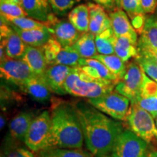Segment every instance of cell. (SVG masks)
Masks as SVG:
<instances>
[{"label":"cell","instance_id":"36","mask_svg":"<svg viewBox=\"0 0 157 157\" xmlns=\"http://www.w3.org/2000/svg\"><path fill=\"white\" fill-rule=\"evenodd\" d=\"M137 48H138L139 56L151 60L157 66V49L138 46Z\"/></svg>","mask_w":157,"mask_h":157},{"label":"cell","instance_id":"19","mask_svg":"<svg viewBox=\"0 0 157 157\" xmlns=\"http://www.w3.org/2000/svg\"><path fill=\"white\" fill-rule=\"evenodd\" d=\"M36 116L31 111H22L15 115L10 123V133L15 140L24 142L25 135Z\"/></svg>","mask_w":157,"mask_h":157},{"label":"cell","instance_id":"11","mask_svg":"<svg viewBox=\"0 0 157 157\" xmlns=\"http://www.w3.org/2000/svg\"><path fill=\"white\" fill-rule=\"evenodd\" d=\"M45 25L52 36L63 47H72L83 34L78 31L68 20H58L54 13Z\"/></svg>","mask_w":157,"mask_h":157},{"label":"cell","instance_id":"28","mask_svg":"<svg viewBox=\"0 0 157 157\" xmlns=\"http://www.w3.org/2000/svg\"><path fill=\"white\" fill-rule=\"evenodd\" d=\"M36 154L37 157H95L89 151L82 148H48Z\"/></svg>","mask_w":157,"mask_h":157},{"label":"cell","instance_id":"20","mask_svg":"<svg viewBox=\"0 0 157 157\" xmlns=\"http://www.w3.org/2000/svg\"><path fill=\"white\" fill-rule=\"evenodd\" d=\"M21 60L28 65L33 73L36 76H42L48 67L42 48L27 45Z\"/></svg>","mask_w":157,"mask_h":157},{"label":"cell","instance_id":"31","mask_svg":"<svg viewBox=\"0 0 157 157\" xmlns=\"http://www.w3.org/2000/svg\"><path fill=\"white\" fill-rule=\"evenodd\" d=\"M15 141V142H8L4 151L2 152L1 157H37L36 153L30 150L26 146H21Z\"/></svg>","mask_w":157,"mask_h":157},{"label":"cell","instance_id":"21","mask_svg":"<svg viewBox=\"0 0 157 157\" xmlns=\"http://www.w3.org/2000/svg\"><path fill=\"white\" fill-rule=\"evenodd\" d=\"M10 25L17 33V34L21 36L23 42L29 46L42 48L52 37V34L48 29H44V30H40V29L22 30V29H20L11 24Z\"/></svg>","mask_w":157,"mask_h":157},{"label":"cell","instance_id":"24","mask_svg":"<svg viewBox=\"0 0 157 157\" xmlns=\"http://www.w3.org/2000/svg\"><path fill=\"white\" fill-rule=\"evenodd\" d=\"M95 35L89 32L83 33L72 48L76 50L80 58H93L98 54L95 44Z\"/></svg>","mask_w":157,"mask_h":157},{"label":"cell","instance_id":"44","mask_svg":"<svg viewBox=\"0 0 157 157\" xmlns=\"http://www.w3.org/2000/svg\"><path fill=\"white\" fill-rule=\"evenodd\" d=\"M155 121H156V127H157V118L155 119Z\"/></svg>","mask_w":157,"mask_h":157},{"label":"cell","instance_id":"43","mask_svg":"<svg viewBox=\"0 0 157 157\" xmlns=\"http://www.w3.org/2000/svg\"><path fill=\"white\" fill-rule=\"evenodd\" d=\"M95 157H112L111 155H99V156H95Z\"/></svg>","mask_w":157,"mask_h":157},{"label":"cell","instance_id":"15","mask_svg":"<svg viewBox=\"0 0 157 157\" xmlns=\"http://www.w3.org/2000/svg\"><path fill=\"white\" fill-rule=\"evenodd\" d=\"M90 11L89 31L98 35L108 29L111 28V21L109 15L101 5L93 2L87 3Z\"/></svg>","mask_w":157,"mask_h":157},{"label":"cell","instance_id":"5","mask_svg":"<svg viewBox=\"0 0 157 157\" xmlns=\"http://www.w3.org/2000/svg\"><path fill=\"white\" fill-rule=\"evenodd\" d=\"M88 103L109 117L118 121H124L130 106L128 98L115 90L98 98L87 99Z\"/></svg>","mask_w":157,"mask_h":157},{"label":"cell","instance_id":"6","mask_svg":"<svg viewBox=\"0 0 157 157\" xmlns=\"http://www.w3.org/2000/svg\"><path fill=\"white\" fill-rule=\"evenodd\" d=\"M51 126L50 113L44 111L36 116L25 135L24 144L35 153L48 148Z\"/></svg>","mask_w":157,"mask_h":157},{"label":"cell","instance_id":"1","mask_svg":"<svg viewBox=\"0 0 157 157\" xmlns=\"http://www.w3.org/2000/svg\"><path fill=\"white\" fill-rule=\"evenodd\" d=\"M74 105L87 150L94 156L110 154L118 136L124 129L122 124L108 117L87 101H76Z\"/></svg>","mask_w":157,"mask_h":157},{"label":"cell","instance_id":"34","mask_svg":"<svg viewBox=\"0 0 157 157\" xmlns=\"http://www.w3.org/2000/svg\"><path fill=\"white\" fill-rule=\"evenodd\" d=\"M121 9L125 11L129 19L137 15L145 14L140 0H121Z\"/></svg>","mask_w":157,"mask_h":157},{"label":"cell","instance_id":"41","mask_svg":"<svg viewBox=\"0 0 157 157\" xmlns=\"http://www.w3.org/2000/svg\"><path fill=\"white\" fill-rule=\"evenodd\" d=\"M5 125V117H3L2 115L1 116V129H2Z\"/></svg>","mask_w":157,"mask_h":157},{"label":"cell","instance_id":"29","mask_svg":"<svg viewBox=\"0 0 157 157\" xmlns=\"http://www.w3.org/2000/svg\"><path fill=\"white\" fill-rule=\"evenodd\" d=\"M115 34L112 28L106 29L101 34L95 35V44L98 54L114 55Z\"/></svg>","mask_w":157,"mask_h":157},{"label":"cell","instance_id":"33","mask_svg":"<svg viewBox=\"0 0 157 157\" xmlns=\"http://www.w3.org/2000/svg\"><path fill=\"white\" fill-rule=\"evenodd\" d=\"M0 10H1V15H5V16L13 17L28 16L22 6L19 4L0 2Z\"/></svg>","mask_w":157,"mask_h":157},{"label":"cell","instance_id":"40","mask_svg":"<svg viewBox=\"0 0 157 157\" xmlns=\"http://www.w3.org/2000/svg\"><path fill=\"white\" fill-rule=\"evenodd\" d=\"M146 157H157V150H151L149 151L148 155Z\"/></svg>","mask_w":157,"mask_h":157},{"label":"cell","instance_id":"39","mask_svg":"<svg viewBox=\"0 0 157 157\" xmlns=\"http://www.w3.org/2000/svg\"><path fill=\"white\" fill-rule=\"evenodd\" d=\"M145 14L154 13L157 7V0H140Z\"/></svg>","mask_w":157,"mask_h":157},{"label":"cell","instance_id":"16","mask_svg":"<svg viewBox=\"0 0 157 157\" xmlns=\"http://www.w3.org/2000/svg\"><path fill=\"white\" fill-rule=\"evenodd\" d=\"M78 66L81 69L92 77L99 80L115 82L119 80L103 63L95 58H80Z\"/></svg>","mask_w":157,"mask_h":157},{"label":"cell","instance_id":"8","mask_svg":"<svg viewBox=\"0 0 157 157\" xmlns=\"http://www.w3.org/2000/svg\"><path fill=\"white\" fill-rule=\"evenodd\" d=\"M144 74V71L137 60L129 63L124 75L116 84L114 90L133 103L140 94Z\"/></svg>","mask_w":157,"mask_h":157},{"label":"cell","instance_id":"22","mask_svg":"<svg viewBox=\"0 0 157 157\" xmlns=\"http://www.w3.org/2000/svg\"><path fill=\"white\" fill-rule=\"evenodd\" d=\"M68 21L81 33L89 32L90 11L87 5H78L68 14Z\"/></svg>","mask_w":157,"mask_h":157},{"label":"cell","instance_id":"10","mask_svg":"<svg viewBox=\"0 0 157 157\" xmlns=\"http://www.w3.org/2000/svg\"><path fill=\"white\" fill-rule=\"evenodd\" d=\"M0 31L1 46L5 50L6 56L13 59L22 58L27 44L2 16H1Z\"/></svg>","mask_w":157,"mask_h":157},{"label":"cell","instance_id":"9","mask_svg":"<svg viewBox=\"0 0 157 157\" xmlns=\"http://www.w3.org/2000/svg\"><path fill=\"white\" fill-rule=\"evenodd\" d=\"M0 72L2 78L20 87L35 75L28 65L21 59H13L7 57L1 60Z\"/></svg>","mask_w":157,"mask_h":157},{"label":"cell","instance_id":"32","mask_svg":"<svg viewBox=\"0 0 157 157\" xmlns=\"http://www.w3.org/2000/svg\"><path fill=\"white\" fill-rule=\"evenodd\" d=\"M52 13L58 16L66 15L79 0H48Z\"/></svg>","mask_w":157,"mask_h":157},{"label":"cell","instance_id":"4","mask_svg":"<svg viewBox=\"0 0 157 157\" xmlns=\"http://www.w3.org/2000/svg\"><path fill=\"white\" fill-rule=\"evenodd\" d=\"M129 129L147 143L157 141V127L154 118L135 103H131L125 118Z\"/></svg>","mask_w":157,"mask_h":157},{"label":"cell","instance_id":"23","mask_svg":"<svg viewBox=\"0 0 157 157\" xmlns=\"http://www.w3.org/2000/svg\"><path fill=\"white\" fill-rule=\"evenodd\" d=\"M113 46H114L115 55H117L126 63L130 59H136L139 56L137 44L133 43L127 37L116 36Z\"/></svg>","mask_w":157,"mask_h":157},{"label":"cell","instance_id":"12","mask_svg":"<svg viewBox=\"0 0 157 157\" xmlns=\"http://www.w3.org/2000/svg\"><path fill=\"white\" fill-rule=\"evenodd\" d=\"M74 67L64 65H53L48 66L41 76L52 93L60 95H66L65 83Z\"/></svg>","mask_w":157,"mask_h":157},{"label":"cell","instance_id":"42","mask_svg":"<svg viewBox=\"0 0 157 157\" xmlns=\"http://www.w3.org/2000/svg\"><path fill=\"white\" fill-rule=\"evenodd\" d=\"M121 0H116V2H117V5L119 9H121Z\"/></svg>","mask_w":157,"mask_h":157},{"label":"cell","instance_id":"26","mask_svg":"<svg viewBox=\"0 0 157 157\" xmlns=\"http://www.w3.org/2000/svg\"><path fill=\"white\" fill-rule=\"evenodd\" d=\"M137 46L157 49V20L154 17L146 18L143 33L137 41Z\"/></svg>","mask_w":157,"mask_h":157},{"label":"cell","instance_id":"17","mask_svg":"<svg viewBox=\"0 0 157 157\" xmlns=\"http://www.w3.org/2000/svg\"><path fill=\"white\" fill-rule=\"evenodd\" d=\"M21 5L29 17L44 24L53 14L48 0H21Z\"/></svg>","mask_w":157,"mask_h":157},{"label":"cell","instance_id":"25","mask_svg":"<svg viewBox=\"0 0 157 157\" xmlns=\"http://www.w3.org/2000/svg\"><path fill=\"white\" fill-rule=\"evenodd\" d=\"M80 56L72 47H63L60 44L55 51L50 66L64 65L76 67L78 66Z\"/></svg>","mask_w":157,"mask_h":157},{"label":"cell","instance_id":"7","mask_svg":"<svg viewBox=\"0 0 157 157\" xmlns=\"http://www.w3.org/2000/svg\"><path fill=\"white\" fill-rule=\"evenodd\" d=\"M148 143L130 129H124L117 137L110 155L112 157H146Z\"/></svg>","mask_w":157,"mask_h":157},{"label":"cell","instance_id":"35","mask_svg":"<svg viewBox=\"0 0 157 157\" xmlns=\"http://www.w3.org/2000/svg\"><path fill=\"white\" fill-rule=\"evenodd\" d=\"M144 71L147 76L149 78L154 80L157 83V66L148 59L143 58V57L139 56L135 59Z\"/></svg>","mask_w":157,"mask_h":157},{"label":"cell","instance_id":"14","mask_svg":"<svg viewBox=\"0 0 157 157\" xmlns=\"http://www.w3.org/2000/svg\"><path fill=\"white\" fill-rule=\"evenodd\" d=\"M111 28L117 37L124 36L137 44V33L133 28L129 17L122 9H118L109 13Z\"/></svg>","mask_w":157,"mask_h":157},{"label":"cell","instance_id":"2","mask_svg":"<svg viewBox=\"0 0 157 157\" xmlns=\"http://www.w3.org/2000/svg\"><path fill=\"white\" fill-rule=\"evenodd\" d=\"M51 126L48 148H82V125L73 103L53 98L50 110Z\"/></svg>","mask_w":157,"mask_h":157},{"label":"cell","instance_id":"37","mask_svg":"<svg viewBox=\"0 0 157 157\" xmlns=\"http://www.w3.org/2000/svg\"><path fill=\"white\" fill-rule=\"evenodd\" d=\"M130 20L133 28L135 29L137 34L141 35L143 33V29H144L145 23H146V17H145V14L137 15Z\"/></svg>","mask_w":157,"mask_h":157},{"label":"cell","instance_id":"3","mask_svg":"<svg viewBox=\"0 0 157 157\" xmlns=\"http://www.w3.org/2000/svg\"><path fill=\"white\" fill-rule=\"evenodd\" d=\"M116 83L99 80L84 72L79 66L74 67L65 83L67 94L87 99L98 98L114 90Z\"/></svg>","mask_w":157,"mask_h":157},{"label":"cell","instance_id":"13","mask_svg":"<svg viewBox=\"0 0 157 157\" xmlns=\"http://www.w3.org/2000/svg\"><path fill=\"white\" fill-rule=\"evenodd\" d=\"M151 114L154 118L157 115V83L144 74V78L140 94L133 103Z\"/></svg>","mask_w":157,"mask_h":157},{"label":"cell","instance_id":"27","mask_svg":"<svg viewBox=\"0 0 157 157\" xmlns=\"http://www.w3.org/2000/svg\"><path fill=\"white\" fill-rule=\"evenodd\" d=\"M93 58L97 59L106 66L110 71L121 80L124 75L127 69V64L117 55H101L97 54Z\"/></svg>","mask_w":157,"mask_h":157},{"label":"cell","instance_id":"38","mask_svg":"<svg viewBox=\"0 0 157 157\" xmlns=\"http://www.w3.org/2000/svg\"><path fill=\"white\" fill-rule=\"evenodd\" d=\"M93 1L97 5H101L105 10L112 13L117 10L118 8L116 0H93Z\"/></svg>","mask_w":157,"mask_h":157},{"label":"cell","instance_id":"18","mask_svg":"<svg viewBox=\"0 0 157 157\" xmlns=\"http://www.w3.org/2000/svg\"><path fill=\"white\" fill-rule=\"evenodd\" d=\"M21 88L33 100L42 103L50 101L52 93L41 76L34 75Z\"/></svg>","mask_w":157,"mask_h":157},{"label":"cell","instance_id":"30","mask_svg":"<svg viewBox=\"0 0 157 157\" xmlns=\"http://www.w3.org/2000/svg\"><path fill=\"white\" fill-rule=\"evenodd\" d=\"M1 16H2L11 25H14L20 29H22V30H33V29L44 30V29H48V26L44 23L31 18V17H13L5 16L2 15H1Z\"/></svg>","mask_w":157,"mask_h":157}]
</instances>
